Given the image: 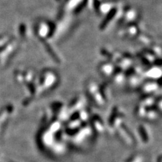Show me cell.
Returning <instances> with one entry per match:
<instances>
[{
    "label": "cell",
    "mask_w": 162,
    "mask_h": 162,
    "mask_svg": "<svg viewBox=\"0 0 162 162\" xmlns=\"http://www.w3.org/2000/svg\"><path fill=\"white\" fill-rule=\"evenodd\" d=\"M117 12V9L116 8H113L110 11V12L107 14V15L105 17V18L104 19V20L102 22V23L100 25V29H103L106 27V26L107 25V24L110 22V21L111 20L114 18L115 15L116 14Z\"/></svg>",
    "instance_id": "1"
},
{
    "label": "cell",
    "mask_w": 162,
    "mask_h": 162,
    "mask_svg": "<svg viewBox=\"0 0 162 162\" xmlns=\"http://www.w3.org/2000/svg\"><path fill=\"white\" fill-rule=\"evenodd\" d=\"M87 1H88V0H83V1H82V3H80V4L78 5V6L77 7L76 9H75V13H76V14H78V13L80 12V11L82 10V9H84V7L86 5Z\"/></svg>",
    "instance_id": "2"
},
{
    "label": "cell",
    "mask_w": 162,
    "mask_h": 162,
    "mask_svg": "<svg viewBox=\"0 0 162 162\" xmlns=\"http://www.w3.org/2000/svg\"><path fill=\"white\" fill-rule=\"evenodd\" d=\"M93 3H94V7H95V10H99V7H100V3H99V1H98V0H94Z\"/></svg>",
    "instance_id": "3"
}]
</instances>
